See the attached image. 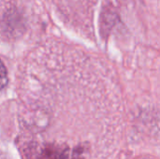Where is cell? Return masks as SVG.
Wrapping results in <instances>:
<instances>
[{
  "label": "cell",
  "instance_id": "6da1fadb",
  "mask_svg": "<svg viewBox=\"0 0 160 159\" xmlns=\"http://www.w3.org/2000/svg\"><path fill=\"white\" fill-rule=\"evenodd\" d=\"M40 159H67V155L61 148L50 147L42 153Z\"/></svg>",
  "mask_w": 160,
  "mask_h": 159
},
{
  "label": "cell",
  "instance_id": "7a4b0ae2",
  "mask_svg": "<svg viewBox=\"0 0 160 159\" xmlns=\"http://www.w3.org/2000/svg\"><path fill=\"white\" fill-rule=\"evenodd\" d=\"M8 83V73L7 68L3 62L0 60V90L5 88Z\"/></svg>",
  "mask_w": 160,
  "mask_h": 159
}]
</instances>
